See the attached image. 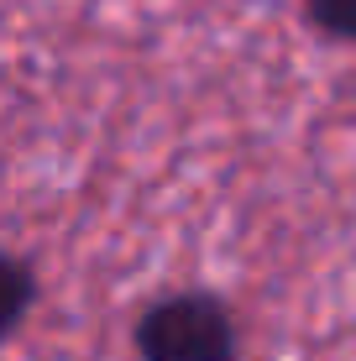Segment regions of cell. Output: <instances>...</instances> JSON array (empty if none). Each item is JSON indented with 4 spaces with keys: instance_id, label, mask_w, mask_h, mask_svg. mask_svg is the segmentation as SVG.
<instances>
[{
    "instance_id": "obj_1",
    "label": "cell",
    "mask_w": 356,
    "mask_h": 361,
    "mask_svg": "<svg viewBox=\"0 0 356 361\" xmlns=\"http://www.w3.org/2000/svg\"><path fill=\"white\" fill-rule=\"evenodd\" d=\"M142 361H231L236 325L204 293H173L142 314Z\"/></svg>"
},
{
    "instance_id": "obj_2",
    "label": "cell",
    "mask_w": 356,
    "mask_h": 361,
    "mask_svg": "<svg viewBox=\"0 0 356 361\" xmlns=\"http://www.w3.org/2000/svg\"><path fill=\"white\" fill-rule=\"evenodd\" d=\"M27 304H32V278H27V267H21L16 257L0 252V335L16 330V319L27 314Z\"/></svg>"
},
{
    "instance_id": "obj_3",
    "label": "cell",
    "mask_w": 356,
    "mask_h": 361,
    "mask_svg": "<svg viewBox=\"0 0 356 361\" xmlns=\"http://www.w3.org/2000/svg\"><path fill=\"white\" fill-rule=\"evenodd\" d=\"M309 21L340 42H356V0H309Z\"/></svg>"
}]
</instances>
